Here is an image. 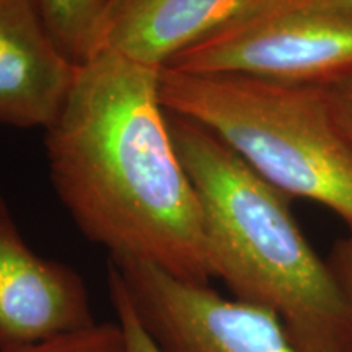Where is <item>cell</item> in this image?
Here are the masks:
<instances>
[{"label": "cell", "instance_id": "1", "mask_svg": "<svg viewBox=\"0 0 352 352\" xmlns=\"http://www.w3.org/2000/svg\"><path fill=\"white\" fill-rule=\"evenodd\" d=\"M160 70L114 52L78 65L46 129L51 182L78 230L109 258L209 284L201 202L171 138Z\"/></svg>", "mask_w": 352, "mask_h": 352}, {"label": "cell", "instance_id": "2", "mask_svg": "<svg viewBox=\"0 0 352 352\" xmlns=\"http://www.w3.org/2000/svg\"><path fill=\"white\" fill-rule=\"evenodd\" d=\"M195 186L212 277L233 298L280 320L302 352H352V300L285 196L199 122L168 113Z\"/></svg>", "mask_w": 352, "mask_h": 352}, {"label": "cell", "instance_id": "3", "mask_svg": "<svg viewBox=\"0 0 352 352\" xmlns=\"http://www.w3.org/2000/svg\"><path fill=\"white\" fill-rule=\"evenodd\" d=\"M158 94L166 111L208 127L290 199L314 201L352 230V145L327 87L165 67Z\"/></svg>", "mask_w": 352, "mask_h": 352}, {"label": "cell", "instance_id": "4", "mask_svg": "<svg viewBox=\"0 0 352 352\" xmlns=\"http://www.w3.org/2000/svg\"><path fill=\"white\" fill-rule=\"evenodd\" d=\"M166 69L329 87L352 77V7L341 0H248Z\"/></svg>", "mask_w": 352, "mask_h": 352}, {"label": "cell", "instance_id": "5", "mask_svg": "<svg viewBox=\"0 0 352 352\" xmlns=\"http://www.w3.org/2000/svg\"><path fill=\"white\" fill-rule=\"evenodd\" d=\"M108 263L164 352H302L264 308L222 297L209 284L188 283L139 259Z\"/></svg>", "mask_w": 352, "mask_h": 352}, {"label": "cell", "instance_id": "6", "mask_svg": "<svg viewBox=\"0 0 352 352\" xmlns=\"http://www.w3.org/2000/svg\"><path fill=\"white\" fill-rule=\"evenodd\" d=\"M95 323L82 276L34 253L0 195V349L47 341Z\"/></svg>", "mask_w": 352, "mask_h": 352}, {"label": "cell", "instance_id": "7", "mask_svg": "<svg viewBox=\"0 0 352 352\" xmlns=\"http://www.w3.org/2000/svg\"><path fill=\"white\" fill-rule=\"evenodd\" d=\"M78 65L51 36L38 0H0V127H51Z\"/></svg>", "mask_w": 352, "mask_h": 352}, {"label": "cell", "instance_id": "8", "mask_svg": "<svg viewBox=\"0 0 352 352\" xmlns=\"http://www.w3.org/2000/svg\"><path fill=\"white\" fill-rule=\"evenodd\" d=\"M248 0H109L91 54L114 52L164 69L226 23Z\"/></svg>", "mask_w": 352, "mask_h": 352}, {"label": "cell", "instance_id": "9", "mask_svg": "<svg viewBox=\"0 0 352 352\" xmlns=\"http://www.w3.org/2000/svg\"><path fill=\"white\" fill-rule=\"evenodd\" d=\"M108 3L109 0H38L51 36L76 64L90 57L96 28Z\"/></svg>", "mask_w": 352, "mask_h": 352}, {"label": "cell", "instance_id": "10", "mask_svg": "<svg viewBox=\"0 0 352 352\" xmlns=\"http://www.w3.org/2000/svg\"><path fill=\"white\" fill-rule=\"evenodd\" d=\"M0 352H126V346L120 323L104 321L80 331Z\"/></svg>", "mask_w": 352, "mask_h": 352}, {"label": "cell", "instance_id": "11", "mask_svg": "<svg viewBox=\"0 0 352 352\" xmlns=\"http://www.w3.org/2000/svg\"><path fill=\"white\" fill-rule=\"evenodd\" d=\"M108 290L109 300H111L114 314H116V321L120 323L122 336H124L126 352H164L140 321L120 272L114 270L109 263Z\"/></svg>", "mask_w": 352, "mask_h": 352}, {"label": "cell", "instance_id": "12", "mask_svg": "<svg viewBox=\"0 0 352 352\" xmlns=\"http://www.w3.org/2000/svg\"><path fill=\"white\" fill-rule=\"evenodd\" d=\"M327 88L338 126L352 145V77Z\"/></svg>", "mask_w": 352, "mask_h": 352}, {"label": "cell", "instance_id": "13", "mask_svg": "<svg viewBox=\"0 0 352 352\" xmlns=\"http://www.w3.org/2000/svg\"><path fill=\"white\" fill-rule=\"evenodd\" d=\"M331 266L352 300V230L349 236L338 245Z\"/></svg>", "mask_w": 352, "mask_h": 352}, {"label": "cell", "instance_id": "14", "mask_svg": "<svg viewBox=\"0 0 352 352\" xmlns=\"http://www.w3.org/2000/svg\"><path fill=\"white\" fill-rule=\"evenodd\" d=\"M342 3H346V6H349V7H352V0H341Z\"/></svg>", "mask_w": 352, "mask_h": 352}]
</instances>
